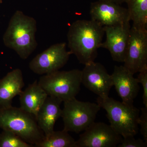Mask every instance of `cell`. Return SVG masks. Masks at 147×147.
<instances>
[{
  "label": "cell",
  "mask_w": 147,
  "mask_h": 147,
  "mask_svg": "<svg viewBox=\"0 0 147 147\" xmlns=\"http://www.w3.org/2000/svg\"><path fill=\"white\" fill-rule=\"evenodd\" d=\"M104 34L103 26L92 19L74 21L67 33L69 51L84 65L94 61Z\"/></svg>",
  "instance_id": "1"
},
{
  "label": "cell",
  "mask_w": 147,
  "mask_h": 147,
  "mask_svg": "<svg viewBox=\"0 0 147 147\" xmlns=\"http://www.w3.org/2000/svg\"><path fill=\"white\" fill-rule=\"evenodd\" d=\"M36 21L17 10L11 18L3 37L7 47L16 52L21 59H26L36 49Z\"/></svg>",
  "instance_id": "2"
},
{
  "label": "cell",
  "mask_w": 147,
  "mask_h": 147,
  "mask_svg": "<svg viewBox=\"0 0 147 147\" xmlns=\"http://www.w3.org/2000/svg\"><path fill=\"white\" fill-rule=\"evenodd\" d=\"M0 129L13 132L34 147L45 137L34 116L12 105L0 108Z\"/></svg>",
  "instance_id": "3"
},
{
  "label": "cell",
  "mask_w": 147,
  "mask_h": 147,
  "mask_svg": "<svg viewBox=\"0 0 147 147\" xmlns=\"http://www.w3.org/2000/svg\"><path fill=\"white\" fill-rule=\"evenodd\" d=\"M96 102L106 111L110 125L122 137L135 136L138 133L140 110L134 105H127L109 96H98Z\"/></svg>",
  "instance_id": "4"
},
{
  "label": "cell",
  "mask_w": 147,
  "mask_h": 147,
  "mask_svg": "<svg viewBox=\"0 0 147 147\" xmlns=\"http://www.w3.org/2000/svg\"><path fill=\"white\" fill-rule=\"evenodd\" d=\"M82 70H59L42 75L38 84L48 96L60 99L63 102L75 98L82 84Z\"/></svg>",
  "instance_id": "5"
},
{
  "label": "cell",
  "mask_w": 147,
  "mask_h": 147,
  "mask_svg": "<svg viewBox=\"0 0 147 147\" xmlns=\"http://www.w3.org/2000/svg\"><path fill=\"white\" fill-rule=\"evenodd\" d=\"M61 117L64 128L68 132L79 133L93 123L100 107L97 103L84 102L76 98L65 101Z\"/></svg>",
  "instance_id": "6"
},
{
  "label": "cell",
  "mask_w": 147,
  "mask_h": 147,
  "mask_svg": "<svg viewBox=\"0 0 147 147\" xmlns=\"http://www.w3.org/2000/svg\"><path fill=\"white\" fill-rule=\"evenodd\" d=\"M71 55L66 50L65 42L56 43L36 55L29 63V67L38 75L52 73L62 68Z\"/></svg>",
  "instance_id": "7"
},
{
  "label": "cell",
  "mask_w": 147,
  "mask_h": 147,
  "mask_svg": "<svg viewBox=\"0 0 147 147\" xmlns=\"http://www.w3.org/2000/svg\"><path fill=\"white\" fill-rule=\"evenodd\" d=\"M76 141L75 147H116L123 137L110 125L94 122Z\"/></svg>",
  "instance_id": "8"
},
{
  "label": "cell",
  "mask_w": 147,
  "mask_h": 147,
  "mask_svg": "<svg viewBox=\"0 0 147 147\" xmlns=\"http://www.w3.org/2000/svg\"><path fill=\"white\" fill-rule=\"evenodd\" d=\"M123 63L124 66L134 74L147 67V30L131 27Z\"/></svg>",
  "instance_id": "9"
},
{
  "label": "cell",
  "mask_w": 147,
  "mask_h": 147,
  "mask_svg": "<svg viewBox=\"0 0 147 147\" xmlns=\"http://www.w3.org/2000/svg\"><path fill=\"white\" fill-rule=\"evenodd\" d=\"M82 84L99 97L109 96L113 86L111 75L99 63L92 62L85 65L82 70Z\"/></svg>",
  "instance_id": "10"
},
{
  "label": "cell",
  "mask_w": 147,
  "mask_h": 147,
  "mask_svg": "<svg viewBox=\"0 0 147 147\" xmlns=\"http://www.w3.org/2000/svg\"><path fill=\"white\" fill-rule=\"evenodd\" d=\"M91 19L102 26H117L130 22L127 9L110 2L98 1L91 3Z\"/></svg>",
  "instance_id": "11"
},
{
  "label": "cell",
  "mask_w": 147,
  "mask_h": 147,
  "mask_svg": "<svg viewBox=\"0 0 147 147\" xmlns=\"http://www.w3.org/2000/svg\"><path fill=\"white\" fill-rule=\"evenodd\" d=\"M103 28L106 40L102 42L100 47L107 49L114 61L123 63L126 56L131 28L130 23L128 22Z\"/></svg>",
  "instance_id": "12"
},
{
  "label": "cell",
  "mask_w": 147,
  "mask_h": 147,
  "mask_svg": "<svg viewBox=\"0 0 147 147\" xmlns=\"http://www.w3.org/2000/svg\"><path fill=\"white\" fill-rule=\"evenodd\" d=\"M131 71L124 65H115L111 74L113 86L122 99V102L133 105L140 90L139 83Z\"/></svg>",
  "instance_id": "13"
},
{
  "label": "cell",
  "mask_w": 147,
  "mask_h": 147,
  "mask_svg": "<svg viewBox=\"0 0 147 147\" xmlns=\"http://www.w3.org/2000/svg\"><path fill=\"white\" fill-rule=\"evenodd\" d=\"M62 102L57 98L48 96L38 111L36 120L45 136L54 131L55 124L61 116Z\"/></svg>",
  "instance_id": "14"
},
{
  "label": "cell",
  "mask_w": 147,
  "mask_h": 147,
  "mask_svg": "<svg viewBox=\"0 0 147 147\" xmlns=\"http://www.w3.org/2000/svg\"><path fill=\"white\" fill-rule=\"evenodd\" d=\"M25 86L22 71L16 69L0 79V108L10 107L12 100L19 95Z\"/></svg>",
  "instance_id": "15"
},
{
  "label": "cell",
  "mask_w": 147,
  "mask_h": 147,
  "mask_svg": "<svg viewBox=\"0 0 147 147\" xmlns=\"http://www.w3.org/2000/svg\"><path fill=\"white\" fill-rule=\"evenodd\" d=\"M19 96L20 108L34 116L35 117L39 108L48 96L36 80L22 91Z\"/></svg>",
  "instance_id": "16"
},
{
  "label": "cell",
  "mask_w": 147,
  "mask_h": 147,
  "mask_svg": "<svg viewBox=\"0 0 147 147\" xmlns=\"http://www.w3.org/2000/svg\"><path fill=\"white\" fill-rule=\"evenodd\" d=\"M127 10L132 26L146 30L147 26V0H127Z\"/></svg>",
  "instance_id": "17"
},
{
  "label": "cell",
  "mask_w": 147,
  "mask_h": 147,
  "mask_svg": "<svg viewBox=\"0 0 147 147\" xmlns=\"http://www.w3.org/2000/svg\"><path fill=\"white\" fill-rule=\"evenodd\" d=\"M76 141L64 129L55 131L45 136L36 147H75Z\"/></svg>",
  "instance_id": "18"
},
{
  "label": "cell",
  "mask_w": 147,
  "mask_h": 147,
  "mask_svg": "<svg viewBox=\"0 0 147 147\" xmlns=\"http://www.w3.org/2000/svg\"><path fill=\"white\" fill-rule=\"evenodd\" d=\"M11 131L2 130L0 132V147H33Z\"/></svg>",
  "instance_id": "19"
},
{
  "label": "cell",
  "mask_w": 147,
  "mask_h": 147,
  "mask_svg": "<svg viewBox=\"0 0 147 147\" xmlns=\"http://www.w3.org/2000/svg\"><path fill=\"white\" fill-rule=\"evenodd\" d=\"M147 142L141 139H136L134 136L123 137L118 147H146Z\"/></svg>",
  "instance_id": "20"
},
{
  "label": "cell",
  "mask_w": 147,
  "mask_h": 147,
  "mask_svg": "<svg viewBox=\"0 0 147 147\" xmlns=\"http://www.w3.org/2000/svg\"><path fill=\"white\" fill-rule=\"evenodd\" d=\"M139 73L137 79L139 84H142L143 87V102L145 107L147 108V67L142 69Z\"/></svg>",
  "instance_id": "21"
},
{
  "label": "cell",
  "mask_w": 147,
  "mask_h": 147,
  "mask_svg": "<svg viewBox=\"0 0 147 147\" xmlns=\"http://www.w3.org/2000/svg\"><path fill=\"white\" fill-rule=\"evenodd\" d=\"M142 114L138 119V125L140 126V131L144 140L147 142V108L141 109Z\"/></svg>",
  "instance_id": "22"
},
{
  "label": "cell",
  "mask_w": 147,
  "mask_h": 147,
  "mask_svg": "<svg viewBox=\"0 0 147 147\" xmlns=\"http://www.w3.org/2000/svg\"><path fill=\"white\" fill-rule=\"evenodd\" d=\"M98 1H103L110 2L117 4L120 5L123 3H126L127 0H98Z\"/></svg>",
  "instance_id": "23"
},
{
  "label": "cell",
  "mask_w": 147,
  "mask_h": 147,
  "mask_svg": "<svg viewBox=\"0 0 147 147\" xmlns=\"http://www.w3.org/2000/svg\"><path fill=\"white\" fill-rule=\"evenodd\" d=\"M2 3V0H0V4Z\"/></svg>",
  "instance_id": "24"
}]
</instances>
